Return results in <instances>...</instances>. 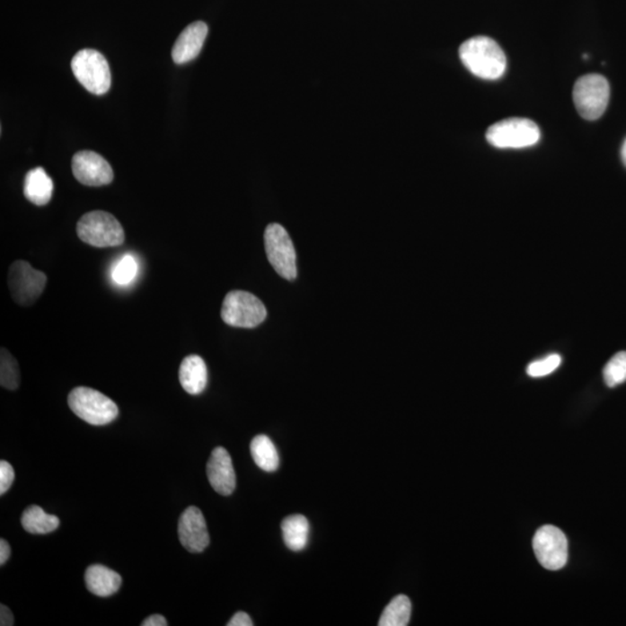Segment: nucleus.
Here are the masks:
<instances>
[{"instance_id": "obj_27", "label": "nucleus", "mask_w": 626, "mask_h": 626, "mask_svg": "<svg viewBox=\"0 0 626 626\" xmlns=\"http://www.w3.org/2000/svg\"><path fill=\"white\" fill-rule=\"evenodd\" d=\"M253 622L251 617L247 615L244 612H239L234 613V617L231 618L227 626H252Z\"/></svg>"}, {"instance_id": "obj_11", "label": "nucleus", "mask_w": 626, "mask_h": 626, "mask_svg": "<svg viewBox=\"0 0 626 626\" xmlns=\"http://www.w3.org/2000/svg\"><path fill=\"white\" fill-rule=\"evenodd\" d=\"M73 172L79 182L90 187L110 185L114 179L110 163L93 151H79L74 155Z\"/></svg>"}, {"instance_id": "obj_17", "label": "nucleus", "mask_w": 626, "mask_h": 626, "mask_svg": "<svg viewBox=\"0 0 626 626\" xmlns=\"http://www.w3.org/2000/svg\"><path fill=\"white\" fill-rule=\"evenodd\" d=\"M54 182L42 167H35L26 174L23 194L35 206H46L53 198Z\"/></svg>"}, {"instance_id": "obj_31", "label": "nucleus", "mask_w": 626, "mask_h": 626, "mask_svg": "<svg viewBox=\"0 0 626 626\" xmlns=\"http://www.w3.org/2000/svg\"><path fill=\"white\" fill-rule=\"evenodd\" d=\"M621 157L622 161H623V163L626 166V139L623 143V145H622Z\"/></svg>"}, {"instance_id": "obj_18", "label": "nucleus", "mask_w": 626, "mask_h": 626, "mask_svg": "<svg viewBox=\"0 0 626 626\" xmlns=\"http://www.w3.org/2000/svg\"><path fill=\"white\" fill-rule=\"evenodd\" d=\"M283 541L293 551H301L308 545L310 524L303 516L286 517L282 522Z\"/></svg>"}, {"instance_id": "obj_12", "label": "nucleus", "mask_w": 626, "mask_h": 626, "mask_svg": "<svg viewBox=\"0 0 626 626\" xmlns=\"http://www.w3.org/2000/svg\"><path fill=\"white\" fill-rule=\"evenodd\" d=\"M179 541L187 551L201 553L210 544L208 526L198 507H189L181 514L178 525Z\"/></svg>"}, {"instance_id": "obj_6", "label": "nucleus", "mask_w": 626, "mask_h": 626, "mask_svg": "<svg viewBox=\"0 0 626 626\" xmlns=\"http://www.w3.org/2000/svg\"><path fill=\"white\" fill-rule=\"evenodd\" d=\"M221 316L226 325L254 329L267 318L265 304L247 291H230L223 302Z\"/></svg>"}, {"instance_id": "obj_13", "label": "nucleus", "mask_w": 626, "mask_h": 626, "mask_svg": "<svg viewBox=\"0 0 626 626\" xmlns=\"http://www.w3.org/2000/svg\"><path fill=\"white\" fill-rule=\"evenodd\" d=\"M207 476L211 488L221 496H230L236 489V472L226 449L217 446L213 450L207 464Z\"/></svg>"}, {"instance_id": "obj_23", "label": "nucleus", "mask_w": 626, "mask_h": 626, "mask_svg": "<svg viewBox=\"0 0 626 626\" xmlns=\"http://www.w3.org/2000/svg\"><path fill=\"white\" fill-rule=\"evenodd\" d=\"M138 272V263L133 255H123L119 260L115 263L111 278L119 286H128L135 280Z\"/></svg>"}, {"instance_id": "obj_8", "label": "nucleus", "mask_w": 626, "mask_h": 626, "mask_svg": "<svg viewBox=\"0 0 626 626\" xmlns=\"http://www.w3.org/2000/svg\"><path fill=\"white\" fill-rule=\"evenodd\" d=\"M265 249L275 272L286 280L297 277L296 252L285 227L273 223L265 230Z\"/></svg>"}, {"instance_id": "obj_1", "label": "nucleus", "mask_w": 626, "mask_h": 626, "mask_svg": "<svg viewBox=\"0 0 626 626\" xmlns=\"http://www.w3.org/2000/svg\"><path fill=\"white\" fill-rule=\"evenodd\" d=\"M460 57L470 73L486 81L501 78L507 69L504 50L494 40L486 37L466 40L460 48Z\"/></svg>"}, {"instance_id": "obj_15", "label": "nucleus", "mask_w": 626, "mask_h": 626, "mask_svg": "<svg viewBox=\"0 0 626 626\" xmlns=\"http://www.w3.org/2000/svg\"><path fill=\"white\" fill-rule=\"evenodd\" d=\"M179 381L187 393L198 396L208 384V368L205 360L198 355H190L183 358L179 368Z\"/></svg>"}, {"instance_id": "obj_16", "label": "nucleus", "mask_w": 626, "mask_h": 626, "mask_svg": "<svg viewBox=\"0 0 626 626\" xmlns=\"http://www.w3.org/2000/svg\"><path fill=\"white\" fill-rule=\"evenodd\" d=\"M86 587L94 595H113L121 587L122 578L119 573L103 565H92L85 572Z\"/></svg>"}, {"instance_id": "obj_22", "label": "nucleus", "mask_w": 626, "mask_h": 626, "mask_svg": "<svg viewBox=\"0 0 626 626\" xmlns=\"http://www.w3.org/2000/svg\"><path fill=\"white\" fill-rule=\"evenodd\" d=\"M0 384L11 391L17 390L20 384L18 362L6 348L0 352Z\"/></svg>"}, {"instance_id": "obj_20", "label": "nucleus", "mask_w": 626, "mask_h": 626, "mask_svg": "<svg viewBox=\"0 0 626 626\" xmlns=\"http://www.w3.org/2000/svg\"><path fill=\"white\" fill-rule=\"evenodd\" d=\"M251 454H252L254 463L263 472H277L278 464H280L278 450L269 436H255L251 442Z\"/></svg>"}, {"instance_id": "obj_25", "label": "nucleus", "mask_w": 626, "mask_h": 626, "mask_svg": "<svg viewBox=\"0 0 626 626\" xmlns=\"http://www.w3.org/2000/svg\"><path fill=\"white\" fill-rule=\"evenodd\" d=\"M561 364V357L558 354L550 355L548 357L542 358L540 361L533 362L532 365L528 366L526 368V373H528L530 377L540 378L548 376V375L552 374L554 370L558 369Z\"/></svg>"}, {"instance_id": "obj_19", "label": "nucleus", "mask_w": 626, "mask_h": 626, "mask_svg": "<svg viewBox=\"0 0 626 626\" xmlns=\"http://www.w3.org/2000/svg\"><path fill=\"white\" fill-rule=\"evenodd\" d=\"M59 524L61 522L57 516L47 514L39 506H31L26 508L22 516V528L33 535H46V533H53L58 528Z\"/></svg>"}, {"instance_id": "obj_29", "label": "nucleus", "mask_w": 626, "mask_h": 626, "mask_svg": "<svg viewBox=\"0 0 626 626\" xmlns=\"http://www.w3.org/2000/svg\"><path fill=\"white\" fill-rule=\"evenodd\" d=\"M11 556V546L4 538L0 540V565H5Z\"/></svg>"}, {"instance_id": "obj_28", "label": "nucleus", "mask_w": 626, "mask_h": 626, "mask_svg": "<svg viewBox=\"0 0 626 626\" xmlns=\"http://www.w3.org/2000/svg\"><path fill=\"white\" fill-rule=\"evenodd\" d=\"M0 625L2 626H13L14 625V616L12 613L10 608L6 605H0Z\"/></svg>"}, {"instance_id": "obj_24", "label": "nucleus", "mask_w": 626, "mask_h": 626, "mask_svg": "<svg viewBox=\"0 0 626 626\" xmlns=\"http://www.w3.org/2000/svg\"><path fill=\"white\" fill-rule=\"evenodd\" d=\"M604 378L609 388H615L626 381V352L617 353L610 358L604 366Z\"/></svg>"}, {"instance_id": "obj_30", "label": "nucleus", "mask_w": 626, "mask_h": 626, "mask_svg": "<svg viewBox=\"0 0 626 626\" xmlns=\"http://www.w3.org/2000/svg\"><path fill=\"white\" fill-rule=\"evenodd\" d=\"M166 618L162 615H151L143 621L142 626H166Z\"/></svg>"}, {"instance_id": "obj_26", "label": "nucleus", "mask_w": 626, "mask_h": 626, "mask_svg": "<svg viewBox=\"0 0 626 626\" xmlns=\"http://www.w3.org/2000/svg\"><path fill=\"white\" fill-rule=\"evenodd\" d=\"M15 480L14 469L9 462H0V494L4 496L11 489Z\"/></svg>"}, {"instance_id": "obj_9", "label": "nucleus", "mask_w": 626, "mask_h": 626, "mask_svg": "<svg viewBox=\"0 0 626 626\" xmlns=\"http://www.w3.org/2000/svg\"><path fill=\"white\" fill-rule=\"evenodd\" d=\"M7 281L13 301L19 305L30 306L45 290L47 275L33 269L30 262L18 260L12 263Z\"/></svg>"}, {"instance_id": "obj_2", "label": "nucleus", "mask_w": 626, "mask_h": 626, "mask_svg": "<svg viewBox=\"0 0 626 626\" xmlns=\"http://www.w3.org/2000/svg\"><path fill=\"white\" fill-rule=\"evenodd\" d=\"M67 404L75 416L92 426L109 425L119 416L118 405L110 398L86 386L71 391Z\"/></svg>"}, {"instance_id": "obj_5", "label": "nucleus", "mask_w": 626, "mask_h": 626, "mask_svg": "<svg viewBox=\"0 0 626 626\" xmlns=\"http://www.w3.org/2000/svg\"><path fill=\"white\" fill-rule=\"evenodd\" d=\"M610 101V85L601 75H587L578 79L573 101L581 118L595 121L604 114Z\"/></svg>"}, {"instance_id": "obj_4", "label": "nucleus", "mask_w": 626, "mask_h": 626, "mask_svg": "<svg viewBox=\"0 0 626 626\" xmlns=\"http://www.w3.org/2000/svg\"><path fill=\"white\" fill-rule=\"evenodd\" d=\"M541 130L529 119L512 118L494 123L486 133L490 145L498 149H525L540 142Z\"/></svg>"}, {"instance_id": "obj_10", "label": "nucleus", "mask_w": 626, "mask_h": 626, "mask_svg": "<svg viewBox=\"0 0 626 626\" xmlns=\"http://www.w3.org/2000/svg\"><path fill=\"white\" fill-rule=\"evenodd\" d=\"M533 552L544 569L558 571L568 563V538L560 528L544 525L538 529L533 540Z\"/></svg>"}, {"instance_id": "obj_7", "label": "nucleus", "mask_w": 626, "mask_h": 626, "mask_svg": "<svg viewBox=\"0 0 626 626\" xmlns=\"http://www.w3.org/2000/svg\"><path fill=\"white\" fill-rule=\"evenodd\" d=\"M75 79L92 94L103 95L110 89L111 75L105 56L93 49L78 51L71 62Z\"/></svg>"}, {"instance_id": "obj_3", "label": "nucleus", "mask_w": 626, "mask_h": 626, "mask_svg": "<svg viewBox=\"0 0 626 626\" xmlns=\"http://www.w3.org/2000/svg\"><path fill=\"white\" fill-rule=\"evenodd\" d=\"M77 234L82 242L98 249L122 245L126 238L121 223L101 210L84 215L77 223Z\"/></svg>"}, {"instance_id": "obj_21", "label": "nucleus", "mask_w": 626, "mask_h": 626, "mask_svg": "<svg viewBox=\"0 0 626 626\" xmlns=\"http://www.w3.org/2000/svg\"><path fill=\"white\" fill-rule=\"evenodd\" d=\"M412 604L408 596L398 595L390 602L384 609L378 625L380 626H406L409 625Z\"/></svg>"}, {"instance_id": "obj_14", "label": "nucleus", "mask_w": 626, "mask_h": 626, "mask_svg": "<svg viewBox=\"0 0 626 626\" xmlns=\"http://www.w3.org/2000/svg\"><path fill=\"white\" fill-rule=\"evenodd\" d=\"M208 35V26L205 22L190 23L179 35L172 49L174 63L185 64L193 61L201 53L203 45Z\"/></svg>"}]
</instances>
